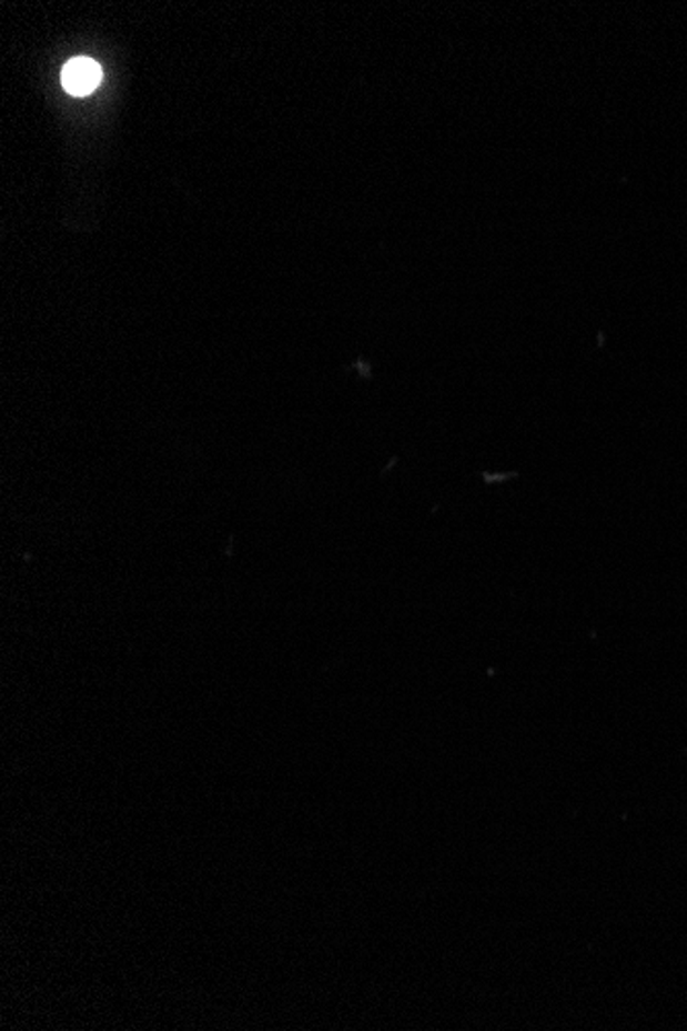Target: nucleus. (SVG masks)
<instances>
[{
	"instance_id": "obj_1",
	"label": "nucleus",
	"mask_w": 687,
	"mask_h": 1031,
	"mask_svg": "<svg viewBox=\"0 0 687 1031\" xmlns=\"http://www.w3.org/2000/svg\"><path fill=\"white\" fill-rule=\"evenodd\" d=\"M101 77H103L101 67L91 58H72L71 62L62 69V84L71 96H77V98L91 96L101 83Z\"/></svg>"
}]
</instances>
